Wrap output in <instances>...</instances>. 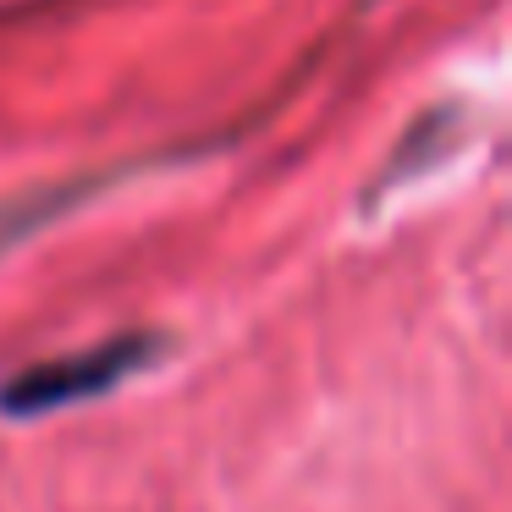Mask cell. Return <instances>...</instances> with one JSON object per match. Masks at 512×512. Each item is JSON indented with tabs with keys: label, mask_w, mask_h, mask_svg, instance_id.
<instances>
[{
	"label": "cell",
	"mask_w": 512,
	"mask_h": 512,
	"mask_svg": "<svg viewBox=\"0 0 512 512\" xmlns=\"http://www.w3.org/2000/svg\"><path fill=\"white\" fill-rule=\"evenodd\" d=\"M149 342H105V347H89L78 358H56V364H39L28 375H17L6 386V408L12 413H45V408H67V402H83L94 391L116 386L133 364H144Z\"/></svg>",
	"instance_id": "obj_1"
}]
</instances>
